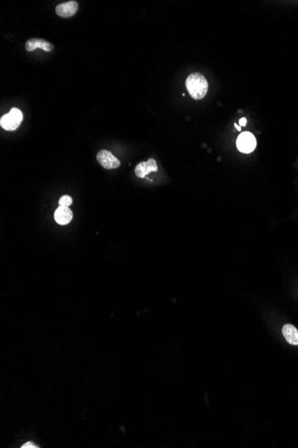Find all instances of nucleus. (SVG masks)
<instances>
[{
	"instance_id": "nucleus-1",
	"label": "nucleus",
	"mask_w": 298,
	"mask_h": 448,
	"mask_svg": "<svg viewBox=\"0 0 298 448\" xmlns=\"http://www.w3.org/2000/svg\"><path fill=\"white\" fill-rule=\"evenodd\" d=\"M186 88L194 99L205 98L208 92V82L206 77L199 73H194L189 75L186 80Z\"/></svg>"
},
{
	"instance_id": "nucleus-2",
	"label": "nucleus",
	"mask_w": 298,
	"mask_h": 448,
	"mask_svg": "<svg viewBox=\"0 0 298 448\" xmlns=\"http://www.w3.org/2000/svg\"><path fill=\"white\" fill-rule=\"evenodd\" d=\"M22 111L17 108L10 110L8 114L3 115L0 120V126L6 131H14L18 128L22 121Z\"/></svg>"
},
{
	"instance_id": "nucleus-3",
	"label": "nucleus",
	"mask_w": 298,
	"mask_h": 448,
	"mask_svg": "<svg viewBox=\"0 0 298 448\" xmlns=\"http://www.w3.org/2000/svg\"><path fill=\"white\" fill-rule=\"evenodd\" d=\"M237 147L243 153H251L256 147V139L249 131L242 132L237 140Z\"/></svg>"
},
{
	"instance_id": "nucleus-4",
	"label": "nucleus",
	"mask_w": 298,
	"mask_h": 448,
	"mask_svg": "<svg viewBox=\"0 0 298 448\" xmlns=\"http://www.w3.org/2000/svg\"><path fill=\"white\" fill-rule=\"evenodd\" d=\"M99 164L101 165L105 169H114L119 168L121 162L119 159L115 158L113 154L108 150H100L97 155Z\"/></svg>"
},
{
	"instance_id": "nucleus-5",
	"label": "nucleus",
	"mask_w": 298,
	"mask_h": 448,
	"mask_svg": "<svg viewBox=\"0 0 298 448\" xmlns=\"http://www.w3.org/2000/svg\"><path fill=\"white\" fill-rule=\"evenodd\" d=\"M78 7H79V5L77 1H68V2L60 4L56 6L55 13L59 17L68 18V17H73L76 14Z\"/></svg>"
},
{
	"instance_id": "nucleus-6",
	"label": "nucleus",
	"mask_w": 298,
	"mask_h": 448,
	"mask_svg": "<svg viewBox=\"0 0 298 448\" xmlns=\"http://www.w3.org/2000/svg\"><path fill=\"white\" fill-rule=\"evenodd\" d=\"M158 170L157 161L154 159H148L146 162H140L135 168V174L139 177H145L151 172H157Z\"/></svg>"
},
{
	"instance_id": "nucleus-7",
	"label": "nucleus",
	"mask_w": 298,
	"mask_h": 448,
	"mask_svg": "<svg viewBox=\"0 0 298 448\" xmlns=\"http://www.w3.org/2000/svg\"><path fill=\"white\" fill-rule=\"evenodd\" d=\"M25 49L29 52L33 51L34 49H42L47 52L52 51L54 49L53 44L45 40L43 38H30L25 43Z\"/></svg>"
},
{
	"instance_id": "nucleus-8",
	"label": "nucleus",
	"mask_w": 298,
	"mask_h": 448,
	"mask_svg": "<svg viewBox=\"0 0 298 448\" xmlns=\"http://www.w3.org/2000/svg\"><path fill=\"white\" fill-rule=\"evenodd\" d=\"M72 211L68 207L59 206L54 212V220L57 224L65 225L70 223L72 219Z\"/></svg>"
},
{
	"instance_id": "nucleus-9",
	"label": "nucleus",
	"mask_w": 298,
	"mask_h": 448,
	"mask_svg": "<svg viewBox=\"0 0 298 448\" xmlns=\"http://www.w3.org/2000/svg\"><path fill=\"white\" fill-rule=\"evenodd\" d=\"M282 334L287 343L293 345H298V329L291 324H286L282 328Z\"/></svg>"
},
{
	"instance_id": "nucleus-10",
	"label": "nucleus",
	"mask_w": 298,
	"mask_h": 448,
	"mask_svg": "<svg viewBox=\"0 0 298 448\" xmlns=\"http://www.w3.org/2000/svg\"><path fill=\"white\" fill-rule=\"evenodd\" d=\"M71 203H72V199L69 195H64L60 198L59 206L69 207Z\"/></svg>"
},
{
	"instance_id": "nucleus-11",
	"label": "nucleus",
	"mask_w": 298,
	"mask_h": 448,
	"mask_svg": "<svg viewBox=\"0 0 298 448\" xmlns=\"http://www.w3.org/2000/svg\"><path fill=\"white\" fill-rule=\"evenodd\" d=\"M22 448H38V446H36V445H35L34 443L31 442V441H29V442L25 443L24 445H22Z\"/></svg>"
},
{
	"instance_id": "nucleus-12",
	"label": "nucleus",
	"mask_w": 298,
	"mask_h": 448,
	"mask_svg": "<svg viewBox=\"0 0 298 448\" xmlns=\"http://www.w3.org/2000/svg\"><path fill=\"white\" fill-rule=\"evenodd\" d=\"M246 122H247L246 119H245V117H242V118L239 120V124H240V126H246Z\"/></svg>"
},
{
	"instance_id": "nucleus-13",
	"label": "nucleus",
	"mask_w": 298,
	"mask_h": 448,
	"mask_svg": "<svg viewBox=\"0 0 298 448\" xmlns=\"http://www.w3.org/2000/svg\"><path fill=\"white\" fill-rule=\"evenodd\" d=\"M235 127H236V129H237L238 131H241V126H238V125L235 124Z\"/></svg>"
}]
</instances>
